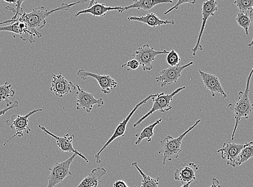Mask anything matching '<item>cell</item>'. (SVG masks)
<instances>
[{
  "instance_id": "cell-1",
  "label": "cell",
  "mask_w": 253,
  "mask_h": 187,
  "mask_svg": "<svg viewBox=\"0 0 253 187\" xmlns=\"http://www.w3.org/2000/svg\"><path fill=\"white\" fill-rule=\"evenodd\" d=\"M86 1H78L71 4L62 3L60 7L52 9L47 10L43 7H38L33 9L32 12L26 13L23 12L14 21H6L0 23V25L5 24L8 23H15L16 22H21L25 23L27 25L29 33V40L31 43H35L34 37L38 38L42 37V35L39 32L37 29H42L46 25V18L49 16L53 13L59 10H68L75 4L81 3H84Z\"/></svg>"
},
{
  "instance_id": "cell-2",
  "label": "cell",
  "mask_w": 253,
  "mask_h": 187,
  "mask_svg": "<svg viewBox=\"0 0 253 187\" xmlns=\"http://www.w3.org/2000/svg\"><path fill=\"white\" fill-rule=\"evenodd\" d=\"M253 72V69L252 68L246 80L245 91L239 92L238 98L234 104L233 110L235 125L232 134V140L234 139L235 132H236L238 127L240 123L241 118H244L246 119H248L253 112V105L251 104L249 97Z\"/></svg>"
},
{
  "instance_id": "cell-3",
  "label": "cell",
  "mask_w": 253,
  "mask_h": 187,
  "mask_svg": "<svg viewBox=\"0 0 253 187\" xmlns=\"http://www.w3.org/2000/svg\"><path fill=\"white\" fill-rule=\"evenodd\" d=\"M201 120L199 119L195 124L191 126L183 133L177 138H174L172 136H168L166 138L161 140V148L158 151V154L163 156V165H166L167 160L170 161L173 159H177L181 153V145L182 140L187 134L194 129L199 123Z\"/></svg>"
},
{
  "instance_id": "cell-4",
  "label": "cell",
  "mask_w": 253,
  "mask_h": 187,
  "mask_svg": "<svg viewBox=\"0 0 253 187\" xmlns=\"http://www.w3.org/2000/svg\"><path fill=\"white\" fill-rule=\"evenodd\" d=\"M185 86L180 87L170 93V94L165 95L163 92L157 93L156 96L151 99L153 101V105L149 112L140 118L133 125V127H136L139 125L144 120L148 118L149 116L156 112V111H158L162 113H164L172 110V107L170 104H171L173 97L176 95H177L179 92L185 89Z\"/></svg>"
},
{
  "instance_id": "cell-5",
  "label": "cell",
  "mask_w": 253,
  "mask_h": 187,
  "mask_svg": "<svg viewBox=\"0 0 253 187\" xmlns=\"http://www.w3.org/2000/svg\"><path fill=\"white\" fill-rule=\"evenodd\" d=\"M77 154L74 153L69 159L62 162H56L52 167L49 168L50 173L48 178L47 187H54L63 181L69 175H73L70 171V167Z\"/></svg>"
},
{
  "instance_id": "cell-6",
  "label": "cell",
  "mask_w": 253,
  "mask_h": 187,
  "mask_svg": "<svg viewBox=\"0 0 253 187\" xmlns=\"http://www.w3.org/2000/svg\"><path fill=\"white\" fill-rule=\"evenodd\" d=\"M42 110V109H36L31 111L30 112L25 115L16 114L11 116L9 119L6 120L5 123L10 128V129L15 130L16 133L13 136L4 143L3 145H6L11 140H12L16 136L19 138L23 137V133L24 132L27 134H29L31 132V129L28 127L29 118L34 114L41 112Z\"/></svg>"
},
{
  "instance_id": "cell-7",
  "label": "cell",
  "mask_w": 253,
  "mask_h": 187,
  "mask_svg": "<svg viewBox=\"0 0 253 187\" xmlns=\"http://www.w3.org/2000/svg\"><path fill=\"white\" fill-rule=\"evenodd\" d=\"M168 52L166 50H155L148 44H146L142 47L138 48L132 56L134 59L138 62L144 71H151L154 68L152 63L155 61L156 57L160 55H167Z\"/></svg>"
},
{
  "instance_id": "cell-8",
  "label": "cell",
  "mask_w": 253,
  "mask_h": 187,
  "mask_svg": "<svg viewBox=\"0 0 253 187\" xmlns=\"http://www.w3.org/2000/svg\"><path fill=\"white\" fill-rule=\"evenodd\" d=\"M157 93L155 95H151L149 96L148 97H147L146 98L143 99L142 101H141L138 104H137L136 105V107H135L133 110L131 111V112L128 114V115L126 116V117L124 119L119 125L116 128V130L113 134V136H112L108 140L107 142L105 144V145L103 146V147L100 150L98 151V152L95 155V159H96V162L97 163H101V154L102 153V151L107 148L108 146L113 142L114 141V140L120 137H124L125 135V133L126 131V126L128 123V122L131 118L132 117V116L133 114L136 112L137 110L140 107L142 106V105L146 104L147 102H148L150 99H151L152 98L155 97L157 96Z\"/></svg>"
},
{
  "instance_id": "cell-9",
  "label": "cell",
  "mask_w": 253,
  "mask_h": 187,
  "mask_svg": "<svg viewBox=\"0 0 253 187\" xmlns=\"http://www.w3.org/2000/svg\"><path fill=\"white\" fill-rule=\"evenodd\" d=\"M218 10L217 7V3L215 0H209L205 1L202 6V24L201 30L198 35V38L196 44L192 51L193 56H196L198 51H203V46L201 44V39L203 33L205 31L206 25H207L208 20L211 16H213L215 13Z\"/></svg>"
},
{
  "instance_id": "cell-10",
  "label": "cell",
  "mask_w": 253,
  "mask_h": 187,
  "mask_svg": "<svg viewBox=\"0 0 253 187\" xmlns=\"http://www.w3.org/2000/svg\"><path fill=\"white\" fill-rule=\"evenodd\" d=\"M77 75L82 80H86L89 77L96 79L105 95L110 94L112 90L116 88L118 84L109 75L94 74L86 72L84 69H79L77 72Z\"/></svg>"
},
{
  "instance_id": "cell-11",
  "label": "cell",
  "mask_w": 253,
  "mask_h": 187,
  "mask_svg": "<svg viewBox=\"0 0 253 187\" xmlns=\"http://www.w3.org/2000/svg\"><path fill=\"white\" fill-rule=\"evenodd\" d=\"M76 86L78 89V91L76 93V97H77V101H76L77 110L83 109L87 113H90L93 105H96L100 108L104 105V102L102 98H95L92 93L86 92L84 89H82L80 85L76 84Z\"/></svg>"
},
{
  "instance_id": "cell-12",
  "label": "cell",
  "mask_w": 253,
  "mask_h": 187,
  "mask_svg": "<svg viewBox=\"0 0 253 187\" xmlns=\"http://www.w3.org/2000/svg\"><path fill=\"white\" fill-rule=\"evenodd\" d=\"M193 64V62H191L184 66L169 67L163 69L161 72L160 75L156 78V82L161 83L162 87L176 83L181 77L182 71L186 68L192 66Z\"/></svg>"
},
{
  "instance_id": "cell-13",
  "label": "cell",
  "mask_w": 253,
  "mask_h": 187,
  "mask_svg": "<svg viewBox=\"0 0 253 187\" xmlns=\"http://www.w3.org/2000/svg\"><path fill=\"white\" fill-rule=\"evenodd\" d=\"M39 127L44 132L45 135H49L56 140L58 148L61 151H64V152H73L82 157L86 162L88 163L89 162L84 155L80 153L77 150L74 148L73 140L75 138L74 134L70 136L69 134H66L63 137H60L55 135V134L46 130L42 126L40 125Z\"/></svg>"
},
{
  "instance_id": "cell-14",
  "label": "cell",
  "mask_w": 253,
  "mask_h": 187,
  "mask_svg": "<svg viewBox=\"0 0 253 187\" xmlns=\"http://www.w3.org/2000/svg\"><path fill=\"white\" fill-rule=\"evenodd\" d=\"M51 85L50 91L58 97H62L73 92L76 89V86L64 77L61 73L52 75Z\"/></svg>"
},
{
  "instance_id": "cell-15",
  "label": "cell",
  "mask_w": 253,
  "mask_h": 187,
  "mask_svg": "<svg viewBox=\"0 0 253 187\" xmlns=\"http://www.w3.org/2000/svg\"><path fill=\"white\" fill-rule=\"evenodd\" d=\"M198 166L195 163H182L181 167L176 169L172 174L175 180L179 181L182 185L192 184L196 179V173Z\"/></svg>"
},
{
  "instance_id": "cell-16",
  "label": "cell",
  "mask_w": 253,
  "mask_h": 187,
  "mask_svg": "<svg viewBox=\"0 0 253 187\" xmlns=\"http://www.w3.org/2000/svg\"><path fill=\"white\" fill-rule=\"evenodd\" d=\"M199 73L203 80L205 89L211 92L213 97L215 96L216 93H219L223 99L227 97L218 77L214 75L206 73L201 70H199Z\"/></svg>"
},
{
  "instance_id": "cell-17",
  "label": "cell",
  "mask_w": 253,
  "mask_h": 187,
  "mask_svg": "<svg viewBox=\"0 0 253 187\" xmlns=\"http://www.w3.org/2000/svg\"><path fill=\"white\" fill-rule=\"evenodd\" d=\"M123 7H107L104 3H99L95 1H91L89 7L87 9L78 11L75 14V17H78L81 14H89L93 17H104L106 13L112 10L120 11Z\"/></svg>"
},
{
  "instance_id": "cell-18",
  "label": "cell",
  "mask_w": 253,
  "mask_h": 187,
  "mask_svg": "<svg viewBox=\"0 0 253 187\" xmlns=\"http://www.w3.org/2000/svg\"><path fill=\"white\" fill-rule=\"evenodd\" d=\"M246 145V143L239 144L231 142L224 143L222 148L217 150V152L220 153L222 158L226 159L227 160V164L231 166L233 161L241 150L245 147Z\"/></svg>"
},
{
  "instance_id": "cell-19",
  "label": "cell",
  "mask_w": 253,
  "mask_h": 187,
  "mask_svg": "<svg viewBox=\"0 0 253 187\" xmlns=\"http://www.w3.org/2000/svg\"><path fill=\"white\" fill-rule=\"evenodd\" d=\"M127 20L130 21H137L145 23V24L153 28L160 27L163 25H174V20H162L156 14L151 13L147 14L143 16H129Z\"/></svg>"
},
{
  "instance_id": "cell-20",
  "label": "cell",
  "mask_w": 253,
  "mask_h": 187,
  "mask_svg": "<svg viewBox=\"0 0 253 187\" xmlns=\"http://www.w3.org/2000/svg\"><path fill=\"white\" fill-rule=\"evenodd\" d=\"M107 174V170L104 168L97 167L87 175L76 187H97L101 183L102 178Z\"/></svg>"
},
{
  "instance_id": "cell-21",
  "label": "cell",
  "mask_w": 253,
  "mask_h": 187,
  "mask_svg": "<svg viewBox=\"0 0 253 187\" xmlns=\"http://www.w3.org/2000/svg\"><path fill=\"white\" fill-rule=\"evenodd\" d=\"M172 3L173 1L171 0H166V1H163V0H136V1H133V4L123 7L122 10L119 11V13H122L124 11L130 9L150 10L158 4Z\"/></svg>"
},
{
  "instance_id": "cell-22",
  "label": "cell",
  "mask_w": 253,
  "mask_h": 187,
  "mask_svg": "<svg viewBox=\"0 0 253 187\" xmlns=\"http://www.w3.org/2000/svg\"><path fill=\"white\" fill-rule=\"evenodd\" d=\"M8 32L20 35L23 40L25 35H27L29 39L30 35L27 25L25 23L21 22H16L6 26H0V32Z\"/></svg>"
},
{
  "instance_id": "cell-23",
  "label": "cell",
  "mask_w": 253,
  "mask_h": 187,
  "mask_svg": "<svg viewBox=\"0 0 253 187\" xmlns=\"http://www.w3.org/2000/svg\"><path fill=\"white\" fill-rule=\"evenodd\" d=\"M253 143L252 142L246 143L245 147L241 150L240 152L233 161L232 167L233 168L240 166L244 163L249 161L253 157Z\"/></svg>"
},
{
  "instance_id": "cell-24",
  "label": "cell",
  "mask_w": 253,
  "mask_h": 187,
  "mask_svg": "<svg viewBox=\"0 0 253 187\" xmlns=\"http://www.w3.org/2000/svg\"><path fill=\"white\" fill-rule=\"evenodd\" d=\"M162 120V118L157 120L154 123L146 126L142 132L136 134L135 136L137 137L138 139L137 141L135 142V145L139 144L144 139H146L148 143H151L153 136L154 135L155 128L157 125L160 124Z\"/></svg>"
},
{
  "instance_id": "cell-25",
  "label": "cell",
  "mask_w": 253,
  "mask_h": 187,
  "mask_svg": "<svg viewBox=\"0 0 253 187\" xmlns=\"http://www.w3.org/2000/svg\"><path fill=\"white\" fill-rule=\"evenodd\" d=\"M253 21V10L250 11V15L246 13H238L236 21L239 27L244 29L246 34L249 36V28Z\"/></svg>"
},
{
  "instance_id": "cell-26",
  "label": "cell",
  "mask_w": 253,
  "mask_h": 187,
  "mask_svg": "<svg viewBox=\"0 0 253 187\" xmlns=\"http://www.w3.org/2000/svg\"><path fill=\"white\" fill-rule=\"evenodd\" d=\"M11 86V84L8 82L0 86V102L4 101L7 107L13 104V103L9 100V98L13 97L15 93Z\"/></svg>"
},
{
  "instance_id": "cell-27",
  "label": "cell",
  "mask_w": 253,
  "mask_h": 187,
  "mask_svg": "<svg viewBox=\"0 0 253 187\" xmlns=\"http://www.w3.org/2000/svg\"><path fill=\"white\" fill-rule=\"evenodd\" d=\"M132 166L136 168L141 176L142 177L143 180L142 185L140 187H158L159 181H160V178H157L156 179L152 178L148 175H146L138 166V163L137 162H133L132 163ZM134 187H137L134 186Z\"/></svg>"
},
{
  "instance_id": "cell-28",
  "label": "cell",
  "mask_w": 253,
  "mask_h": 187,
  "mask_svg": "<svg viewBox=\"0 0 253 187\" xmlns=\"http://www.w3.org/2000/svg\"><path fill=\"white\" fill-rule=\"evenodd\" d=\"M181 58L174 50H171L169 51L166 57L167 63L170 67H174L179 66Z\"/></svg>"
},
{
  "instance_id": "cell-29",
  "label": "cell",
  "mask_w": 253,
  "mask_h": 187,
  "mask_svg": "<svg viewBox=\"0 0 253 187\" xmlns=\"http://www.w3.org/2000/svg\"><path fill=\"white\" fill-rule=\"evenodd\" d=\"M234 3L236 5L240 13H245L247 11L253 10V0H236Z\"/></svg>"
},
{
  "instance_id": "cell-30",
  "label": "cell",
  "mask_w": 253,
  "mask_h": 187,
  "mask_svg": "<svg viewBox=\"0 0 253 187\" xmlns=\"http://www.w3.org/2000/svg\"><path fill=\"white\" fill-rule=\"evenodd\" d=\"M4 2L9 3H13L15 4L16 7V13L15 15L11 18L9 21H14L20 15L23 13V9L21 7V5L24 1H18V0H15V1H4Z\"/></svg>"
},
{
  "instance_id": "cell-31",
  "label": "cell",
  "mask_w": 253,
  "mask_h": 187,
  "mask_svg": "<svg viewBox=\"0 0 253 187\" xmlns=\"http://www.w3.org/2000/svg\"><path fill=\"white\" fill-rule=\"evenodd\" d=\"M197 2L196 0H184V1H182V0H179L178 1L177 3H176L175 5H174L173 7L172 8H170L169 10H167L166 11H165L164 15H167L170 12H171L173 10H177L179 8L181 5L185 4V3H190L192 4H195Z\"/></svg>"
},
{
  "instance_id": "cell-32",
  "label": "cell",
  "mask_w": 253,
  "mask_h": 187,
  "mask_svg": "<svg viewBox=\"0 0 253 187\" xmlns=\"http://www.w3.org/2000/svg\"><path fill=\"white\" fill-rule=\"evenodd\" d=\"M138 62L134 59L128 61L126 63L123 64L122 68L127 67V71L129 70H136L139 67Z\"/></svg>"
},
{
  "instance_id": "cell-33",
  "label": "cell",
  "mask_w": 253,
  "mask_h": 187,
  "mask_svg": "<svg viewBox=\"0 0 253 187\" xmlns=\"http://www.w3.org/2000/svg\"><path fill=\"white\" fill-rule=\"evenodd\" d=\"M19 106V102L17 101H15L13 102V104L11 105L9 107H7V108H5L1 111H0V116L2 115H4L5 113L7 112L8 111L18 107Z\"/></svg>"
},
{
  "instance_id": "cell-34",
  "label": "cell",
  "mask_w": 253,
  "mask_h": 187,
  "mask_svg": "<svg viewBox=\"0 0 253 187\" xmlns=\"http://www.w3.org/2000/svg\"><path fill=\"white\" fill-rule=\"evenodd\" d=\"M113 187H129L123 180H117L113 184Z\"/></svg>"
},
{
  "instance_id": "cell-35",
  "label": "cell",
  "mask_w": 253,
  "mask_h": 187,
  "mask_svg": "<svg viewBox=\"0 0 253 187\" xmlns=\"http://www.w3.org/2000/svg\"><path fill=\"white\" fill-rule=\"evenodd\" d=\"M209 187H222L220 185L219 181L216 178H213L211 180V185Z\"/></svg>"
},
{
  "instance_id": "cell-36",
  "label": "cell",
  "mask_w": 253,
  "mask_h": 187,
  "mask_svg": "<svg viewBox=\"0 0 253 187\" xmlns=\"http://www.w3.org/2000/svg\"><path fill=\"white\" fill-rule=\"evenodd\" d=\"M191 184V183H189L185 185H182L180 187H190Z\"/></svg>"
}]
</instances>
